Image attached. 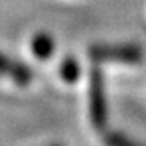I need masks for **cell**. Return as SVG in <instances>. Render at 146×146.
<instances>
[{
  "label": "cell",
  "mask_w": 146,
  "mask_h": 146,
  "mask_svg": "<svg viewBox=\"0 0 146 146\" xmlns=\"http://www.w3.org/2000/svg\"><path fill=\"white\" fill-rule=\"evenodd\" d=\"M89 57L96 63L112 62L138 65L143 62V50L136 44H120V46H93L89 49Z\"/></svg>",
  "instance_id": "7a4b0ae2"
},
{
  "label": "cell",
  "mask_w": 146,
  "mask_h": 146,
  "mask_svg": "<svg viewBox=\"0 0 146 146\" xmlns=\"http://www.w3.org/2000/svg\"><path fill=\"white\" fill-rule=\"evenodd\" d=\"M31 49L33 54L36 55L37 58L41 60H47L55 50V42H54V37L47 33H39L33 37L31 41Z\"/></svg>",
  "instance_id": "277c9868"
},
{
  "label": "cell",
  "mask_w": 146,
  "mask_h": 146,
  "mask_svg": "<svg viewBox=\"0 0 146 146\" xmlns=\"http://www.w3.org/2000/svg\"><path fill=\"white\" fill-rule=\"evenodd\" d=\"M81 75V68L80 63L75 60L73 57H65V60L60 65V76L63 78V81L67 83H75Z\"/></svg>",
  "instance_id": "5b68a950"
},
{
  "label": "cell",
  "mask_w": 146,
  "mask_h": 146,
  "mask_svg": "<svg viewBox=\"0 0 146 146\" xmlns=\"http://www.w3.org/2000/svg\"><path fill=\"white\" fill-rule=\"evenodd\" d=\"M89 117L91 123L98 131L107 128V101H106L104 76L99 67H94L89 73Z\"/></svg>",
  "instance_id": "6da1fadb"
},
{
  "label": "cell",
  "mask_w": 146,
  "mask_h": 146,
  "mask_svg": "<svg viewBox=\"0 0 146 146\" xmlns=\"http://www.w3.org/2000/svg\"><path fill=\"white\" fill-rule=\"evenodd\" d=\"M0 76H8L20 86H26L33 80V70L25 63L13 62L10 58L0 54Z\"/></svg>",
  "instance_id": "3957f363"
},
{
  "label": "cell",
  "mask_w": 146,
  "mask_h": 146,
  "mask_svg": "<svg viewBox=\"0 0 146 146\" xmlns=\"http://www.w3.org/2000/svg\"><path fill=\"white\" fill-rule=\"evenodd\" d=\"M104 143L107 146H141L135 141L128 140L125 135H122L119 131H110L104 136Z\"/></svg>",
  "instance_id": "8992f818"
},
{
  "label": "cell",
  "mask_w": 146,
  "mask_h": 146,
  "mask_svg": "<svg viewBox=\"0 0 146 146\" xmlns=\"http://www.w3.org/2000/svg\"><path fill=\"white\" fill-rule=\"evenodd\" d=\"M50 146H63V145H58V143H57V145H50Z\"/></svg>",
  "instance_id": "52a82bcc"
}]
</instances>
